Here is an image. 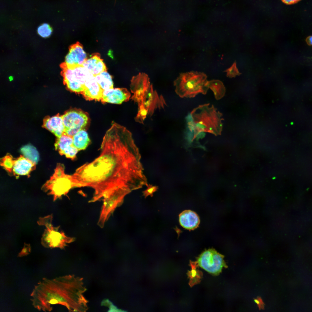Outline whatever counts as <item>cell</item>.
I'll use <instances>...</instances> for the list:
<instances>
[{
	"label": "cell",
	"mask_w": 312,
	"mask_h": 312,
	"mask_svg": "<svg viewBox=\"0 0 312 312\" xmlns=\"http://www.w3.org/2000/svg\"><path fill=\"white\" fill-rule=\"evenodd\" d=\"M179 222L184 228L193 230L198 226L200 222L198 215L190 210H186L181 212L179 215Z\"/></svg>",
	"instance_id": "cell-18"
},
{
	"label": "cell",
	"mask_w": 312,
	"mask_h": 312,
	"mask_svg": "<svg viewBox=\"0 0 312 312\" xmlns=\"http://www.w3.org/2000/svg\"><path fill=\"white\" fill-rule=\"evenodd\" d=\"M131 97V93L126 88H113L103 90L101 100L104 102L121 104L129 101Z\"/></svg>",
	"instance_id": "cell-15"
},
{
	"label": "cell",
	"mask_w": 312,
	"mask_h": 312,
	"mask_svg": "<svg viewBox=\"0 0 312 312\" xmlns=\"http://www.w3.org/2000/svg\"><path fill=\"white\" fill-rule=\"evenodd\" d=\"M100 148L98 157L68 176L72 188L88 187L94 190L89 203L103 200L118 192L129 193L148 184L139 149L126 127L113 123Z\"/></svg>",
	"instance_id": "cell-1"
},
{
	"label": "cell",
	"mask_w": 312,
	"mask_h": 312,
	"mask_svg": "<svg viewBox=\"0 0 312 312\" xmlns=\"http://www.w3.org/2000/svg\"><path fill=\"white\" fill-rule=\"evenodd\" d=\"M127 194L124 192H116L103 200V203L97 223L99 227L101 228L104 227L105 223L116 209L122 203Z\"/></svg>",
	"instance_id": "cell-12"
},
{
	"label": "cell",
	"mask_w": 312,
	"mask_h": 312,
	"mask_svg": "<svg viewBox=\"0 0 312 312\" xmlns=\"http://www.w3.org/2000/svg\"><path fill=\"white\" fill-rule=\"evenodd\" d=\"M87 58L83 45L77 42L70 47L64 63L69 66H81Z\"/></svg>",
	"instance_id": "cell-13"
},
{
	"label": "cell",
	"mask_w": 312,
	"mask_h": 312,
	"mask_svg": "<svg viewBox=\"0 0 312 312\" xmlns=\"http://www.w3.org/2000/svg\"><path fill=\"white\" fill-rule=\"evenodd\" d=\"M300 0H282V1L287 4H291L296 3Z\"/></svg>",
	"instance_id": "cell-29"
},
{
	"label": "cell",
	"mask_w": 312,
	"mask_h": 312,
	"mask_svg": "<svg viewBox=\"0 0 312 312\" xmlns=\"http://www.w3.org/2000/svg\"><path fill=\"white\" fill-rule=\"evenodd\" d=\"M209 88L213 91L215 99L219 100L222 99L226 93V88L223 82L219 80L213 79L208 81Z\"/></svg>",
	"instance_id": "cell-22"
},
{
	"label": "cell",
	"mask_w": 312,
	"mask_h": 312,
	"mask_svg": "<svg viewBox=\"0 0 312 312\" xmlns=\"http://www.w3.org/2000/svg\"><path fill=\"white\" fill-rule=\"evenodd\" d=\"M207 76L203 72L191 71L181 73L174 81L175 92L181 98H192L207 94L209 89Z\"/></svg>",
	"instance_id": "cell-5"
},
{
	"label": "cell",
	"mask_w": 312,
	"mask_h": 312,
	"mask_svg": "<svg viewBox=\"0 0 312 312\" xmlns=\"http://www.w3.org/2000/svg\"><path fill=\"white\" fill-rule=\"evenodd\" d=\"M94 76L97 82L103 90L113 88L112 77L107 70L104 71Z\"/></svg>",
	"instance_id": "cell-23"
},
{
	"label": "cell",
	"mask_w": 312,
	"mask_h": 312,
	"mask_svg": "<svg viewBox=\"0 0 312 312\" xmlns=\"http://www.w3.org/2000/svg\"><path fill=\"white\" fill-rule=\"evenodd\" d=\"M21 151L24 156L34 163L36 164L39 160L38 153L36 149L31 145L24 146L21 149Z\"/></svg>",
	"instance_id": "cell-24"
},
{
	"label": "cell",
	"mask_w": 312,
	"mask_h": 312,
	"mask_svg": "<svg viewBox=\"0 0 312 312\" xmlns=\"http://www.w3.org/2000/svg\"><path fill=\"white\" fill-rule=\"evenodd\" d=\"M87 290L83 278L74 274L53 278L44 277L34 286L30 300L38 311L50 312L52 305L60 304L69 312H86L88 309L84 294Z\"/></svg>",
	"instance_id": "cell-2"
},
{
	"label": "cell",
	"mask_w": 312,
	"mask_h": 312,
	"mask_svg": "<svg viewBox=\"0 0 312 312\" xmlns=\"http://www.w3.org/2000/svg\"><path fill=\"white\" fill-rule=\"evenodd\" d=\"M73 138V144L79 151L85 149L90 142L88 134L84 129L78 132Z\"/></svg>",
	"instance_id": "cell-20"
},
{
	"label": "cell",
	"mask_w": 312,
	"mask_h": 312,
	"mask_svg": "<svg viewBox=\"0 0 312 312\" xmlns=\"http://www.w3.org/2000/svg\"><path fill=\"white\" fill-rule=\"evenodd\" d=\"M31 247L30 244H25L21 251L18 253V257H21L26 256L31 252Z\"/></svg>",
	"instance_id": "cell-28"
},
{
	"label": "cell",
	"mask_w": 312,
	"mask_h": 312,
	"mask_svg": "<svg viewBox=\"0 0 312 312\" xmlns=\"http://www.w3.org/2000/svg\"><path fill=\"white\" fill-rule=\"evenodd\" d=\"M65 127V134L73 137L86 125L88 117L83 111L78 109H71L65 113L62 116Z\"/></svg>",
	"instance_id": "cell-10"
},
{
	"label": "cell",
	"mask_w": 312,
	"mask_h": 312,
	"mask_svg": "<svg viewBox=\"0 0 312 312\" xmlns=\"http://www.w3.org/2000/svg\"><path fill=\"white\" fill-rule=\"evenodd\" d=\"M65 175L64 166L58 164L52 176L42 187V189L48 192L49 195L53 196L54 201L66 195L69 191L67 186Z\"/></svg>",
	"instance_id": "cell-8"
},
{
	"label": "cell",
	"mask_w": 312,
	"mask_h": 312,
	"mask_svg": "<svg viewBox=\"0 0 312 312\" xmlns=\"http://www.w3.org/2000/svg\"><path fill=\"white\" fill-rule=\"evenodd\" d=\"M226 73V76L229 78L235 77L236 75H239L241 74L239 72L237 67L236 62L235 61L232 65L224 71Z\"/></svg>",
	"instance_id": "cell-26"
},
{
	"label": "cell",
	"mask_w": 312,
	"mask_h": 312,
	"mask_svg": "<svg viewBox=\"0 0 312 312\" xmlns=\"http://www.w3.org/2000/svg\"><path fill=\"white\" fill-rule=\"evenodd\" d=\"M82 65L94 76L107 70L105 64L98 53L92 54Z\"/></svg>",
	"instance_id": "cell-17"
},
{
	"label": "cell",
	"mask_w": 312,
	"mask_h": 312,
	"mask_svg": "<svg viewBox=\"0 0 312 312\" xmlns=\"http://www.w3.org/2000/svg\"><path fill=\"white\" fill-rule=\"evenodd\" d=\"M191 270L188 271L187 275L189 280V284L192 287L201 281L203 273L198 268V264L196 261H190Z\"/></svg>",
	"instance_id": "cell-21"
},
{
	"label": "cell",
	"mask_w": 312,
	"mask_h": 312,
	"mask_svg": "<svg viewBox=\"0 0 312 312\" xmlns=\"http://www.w3.org/2000/svg\"><path fill=\"white\" fill-rule=\"evenodd\" d=\"M146 186L147 189L143 192V195L145 197L148 196H152L154 192L157 191L158 187L156 185H153L150 184H147Z\"/></svg>",
	"instance_id": "cell-27"
},
{
	"label": "cell",
	"mask_w": 312,
	"mask_h": 312,
	"mask_svg": "<svg viewBox=\"0 0 312 312\" xmlns=\"http://www.w3.org/2000/svg\"><path fill=\"white\" fill-rule=\"evenodd\" d=\"M37 32L40 36L46 38L49 37L51 35L52 29L49 24L44 23L38 27Z\"/></svg>",
	"instance_id": "cell-25"
},
{
	"label": "cell",
	"mask_w": 312,
	"mask_h": 312,
	"mask_svg": "<svg viewBox=\"0 0 312 312\" xmlns=\"http://www.w3.org/2000/svg\"><path fill=\"white\" fill-rule=\"evenodd\" d=\"M103 90L97 82L95 76L93 75L87 80L85 89L82 93L85 99L89 100H101Z\"/></svg>",
	"instance_id": "cell-16"
},
{
	"label": "cell",
	"mask_w": 312,
	"mask_h": 312,
	"mask_svg": "<svg viewBox=\"0 0 312 312\" xmlns=\"http://www.w3.org/2000/svg\"><path fill=\"white\" fill-rule=\"evenodd\" d=\"M62 74L64 81L71 91L82 94L87 80L93 75L83 65L69 66L64 63Z\"/></svg>",
	"instance_id": "cell-7"
},
{
	"label": "cell",
	"mask_w": 312,
	"mask_h": 312,
	"mask_svg": "<svg viewBox=\"0 0 312 312\" xmlns=\"http://www.w3.org/2000/svg\"><path fill=\"white\" fill-rule=\"evenodd\" d=\"M224 256L215 249L205 250L197 258L199 266L214 275L219 274L223 268L227 265L224 259Z\"/></svg>",
	"instance_id": "cell-9"
},
{
	"label": "cell",
	"mask_w": 312,
	"mask_h": 312,
	"mask_svg": "<svg viewBox=\"0 0 312 312\" xmlns=\"http://www.w3.org/2000/svg\"><path fill=\"white\" fill-rule=\"evenodd\" d=\"M55 149L61 155L74 160L79 150L73 144V137L64 133L57 137L55 143Z\"/></svg>",
	"instance_id": "cell-14"
},
{
	"label": "cell",
	"mask_w": 312,
	"mask_h": 312,
	"mask_svg": "<svg viewBox=\"0 0 312 312\" xmlns=\"http://www.w3.org/2000/svg\"><path fill=\"white\" fill-rule=\"evenodd\" d=\"M44 127L59 137L64 133L65 127L62 116L57 115L47 118L44 121Z\"/></svg>",
	"instance_id": "cell-19"
},
{
	"label": "cell",
	"mask_w": 312,
	"mask_h": 312,
	"mask_svg": "<svg viewBox=\"0 0 312 312\" xmlns=\"http://www.w3.org/2000/svg\"><path fill=\"white\" fill-rule=\"evenodd\" d=\"M306 42L308 45H312V36L308 37L306 39Z\"/></svg>",
	"instance_id": "cell-30"
},
{
	"label": "cell",
	"mask_w": 312,
	"mask_h": 312,
	"mask_svg": "<svg viewBox=\"0 0 312 312\" xmlns=\"http://www.w3.org/2000/svg\"><path fill=\"white\" fill-rule=\"evenodd\" d=\"M222 113L213 105L205 103L191 111L187 124L190 130L194 132V137L201 132L219 135L222 130Z\"/></svg>",
	"instance_id": "cell-4"
},
{
	"label": "cell",
	"mask_w": 312,
	"mask_h": 312,
	"mask_svg": "<svg viewBox=\"0 0 312 312\" xmlns=\"http://www.w3.org/2000/svg\"><path fill=\"white\" fill-rule=\"evenodd\" d=\"M1 165L9 172H12L17 175H28L35 168L36 164L25 157L20 156L13 160L10 155L2 158Z\"/></svg>",
	"instance_id": "cell-11"
},
{
	"label": "cell",
	"mask_w": 312,
	"mask_h": 312,
	"mask_svg": "<svg viewBox=\"0 0 312 312\" xmlns=\"http://www.w3.org/2000/svg\"><path fill=\"white\" fill-rule=\"evenodd\" d=\"M52 215L40 218L37 222L40 225L44 226L45 229L41 238V244L44 247L64 249L67 244L74 242L75 238L66 235L60 230V226L54 227L52 224Z\"/></svg>",
	"instance_id": "cell-6"
},
{
	"label": "cell",
	"mask_w": 312,
	"mask_h": 312,
	"mask_svg": "<svg viewBox=\"0 0 312 312\" xmlns=\"http://www.w3.org/2000/svg\"><path fill=\"white\" fill-rule=\"evenodd\" d=\"M130 86L133 94L131 99L138 106L135 118L137 122L143 124L147 116H152L156 109L164 108L166 106L163 97L154 90L146 74L140 73L133 77Z\"/></svg>",
	"instance_id": "cell-3"
}]
</instances>
